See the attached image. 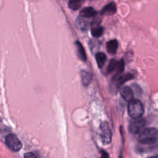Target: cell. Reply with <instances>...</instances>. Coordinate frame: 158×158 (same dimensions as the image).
I'll list each match as a JSON object with an SVG mask.
<instances>
[{"label": "cell", "instance_id": "1", "mask_svg": "<svg viewBox=\"0 0 158 158\" xmlns=\"http://www.w3.org/2000/svg\"><path fill=\"white\" fill-rule=\"evenodd\" d=\"M157 138L158 133L156 128H146L139 134L138 141L142 144L149 145L156 143L157 141Z\"/></svg>", "mask_w": 158, "mask_h": 158}, {"label": "cell", "instance_id": "2", "mask_svg": "<svg viewBox=\"0 0 158 158\" xmlns=\"http://www.w3.org/2000/svg\"><path fill=\"white\" fill-rule=\"evenodd\" d=\"M128 113L133 119L140 118L144 114V107L142 102L138 99H133L128 105Z\"/></svg>", "mask_w": 158, "mask_h": 158}, {"label": "cell", "instance_id": "3", "mask_svg": "<svg viewBox=\"0 0 158 158\" xmlns=\"http://www.w3.org/2000/svg\"><path fill=\"white\" fill-rule=\"evenodd\" d=\"M134 76L131 73L117 74L114 76L110 83V88L114 91L119 88L124 83L131 80Z\"/></svg>", "mask_w": 158, "mask_h": 158}, {"label": "cell", "instance_id": "4", "mask_svg": "<svg viewBox=\"0 0 158 158\" xmlns=\"http://www.w3.org/2000/svg\"><path fill=\"white\" fill-rule=\"evenodd\" d=\"M5 142L7 147L12 151L17 152L22 148V144L19 138L13 134L8 135L5 139Z\"/></svg>", "mask_w": 158, "mask_h": 158}, {"label": "cell", "instance_id": "5", "mask_svg": "<svg viewBox=\"0 0 158 158\" xmlns=\"http://www.w3.org/2000/svg\"><path fill=\"white\" fill-rule=\"evenodd\" d=\"M146 125V120L144 118L135 119V120L131 122L128 127L129 131L131 133L136 135L139 134L144 129Z\"/></svg>", "mask_w": 158, "mask_h": 158}, {"label": "cell", "instance_id": "6", "mask_svg": "<svg viewBox=\"0 0 158 158\" xmlns=\"http://www.w3.org/2000/svg\"><path fill=\"white\" fill-rule=\"evenodd\" d=\"M124 70V61L123 60H117L112 59L109 62V64L107 68V72L109 73L116 72V74H120Z\"/></svg>", "mask_w": 158, "mask_h": 158}, {"label": "cell", "instance_id": "7", "mask_svg": "<svg viewBox=\"0 0 158 158\" xmlns=\"http://www.w3.org/2000/svg\"><path fill=\"white\" fill-rule=\"evenodd\" d=\"M101 131V139L104 144H109L112 139V132L106 121L102 122L100 125Z\"/></svg>", "mask_w": 158, "mask_h": 158}, {"label": "cell", "instance_id": "8", "mask_svg": "<svg viewBox=\"0 0 158 158\" xmlns=\"http://www.w3.org/2000/svg\"><path fill=\"white\" fill-rule=\"evenodd\" d=\"M120 94L121 96L128 102H130L133 99L134 94L132 89L128 86H124L120 88Z\"/></svg>", "mask_w": 158, "mask_h": 158}, {"label": "cell", "instance_id": "9", "mask_svg": "<svg viewBox=\"0 0 158 158\" xmlns=\"http://www.w3.org/2000/svg\"><path fill=\"white\" fill-rule=\"evenodd\" d=\"M117 10L116 4L115 2H112L104 7L101 10V14L104 15H111L115 13Z\"/></svg>", "mask_w": 158, "mask_h": 158}, {"label": "cell", "instance_id": "10", "mask_svg": "<svg viewBox=\"0 0 158 158\" xmlns=\"http://www.w3.org/2000/svg\"><path fill=\"white\" fill-rule=\"evenodd\" d=\"M96 14V11L92 7H86L81 10L80 15L84 18H91Z\"/></svg>", "mask_w": 158, "mask_h": 158}, {"label": "cell", "instance_id": "11", "mask_svg": "<svg viewBox=\"0 0 158 158\" xmlns=\"http://www.w3.org/2000/svg\"><path fill=\"white\" fill-rule=\"evenodd\" d=\"M75 46H76L77 52L78 57L82 61H86V55L85 50L83 45L81 44V43L80 41H75Z\"/></svg>", "mask_w": 158, "mask_h": 158}, {"label": "cell", "instance_id": "12", "mask_svg": "<svg viewBox=\"0 0 158 158\" xmlns=\"http://www.w3.org/2000/svg\"><path fill=\"white\" fill-rule=\"evenodd\" d=\"M80 76H81V80L82 84L85 86H88L89 84V83L91 82V81L92 80V77H93L91 73H90L89 72L85 70H81Z\"/></svg>", "mask_w": 158, "mask_h": 158}, {"label": "cell", "instance_id": "13", "mask_svg": "<svg viewBox=\"0 0 158 158\" xmlns=\"http://www.w3.org/2000/svg\"><path fill=\"white\" fill-rule=\"evenodd\" d=\"M118 46V41L116 40H112L107 42L106 43V49L109 53L115 54L117 50Z\"/></svg>", "mask_w": 158, "mask_h": 158}, {"label": "cell", "instance_id": "14", "mask_svg": "<svg viewBox=\"0 0 158 158\" xmlns=\"http://www.w3.org/2000/svg\"><path fill=\"white\" fill-rule=\"evenodd\" d=\"M95 58H96V60L98 67L99 68H102L104 66V65L107 60L106 55L104 52H99L96 54Z\"/></svg>", "mask_w": 158, "mask_h": 158}, {"label": "cell", "instance_id": "15", "mask_svg": "<svg viewBox=\"0 0 158 158\" xmlns=\"http://www.w3.org/2000/svg\"><path fill=\"white\" fill-rule=\"evenodd\" d=\"M91 35L96 38L100 37L103 32H104V28L102 27L101 26H97V27H93L91 28Z\"/></svg>", "mask_w": 158, "mask_h": 158}, {"label": "cell", "instance_id": "16", "mask_svg": "<svg viewBox=\"0 0 158 158\" xmlns=\"http://www.w3.org/2000/svg\"><path fill=\"white\" fill-rule=\"evenodd\" d=\"M81 2L80 1H70L68 2V5L70 9L73 10H77L80 7Z\"/></svg>", "mask_w": 158, "mask_h": 158}, {"label": "cell", "instance_id": "17", "mask_svg": "<svg viewBox=\"0 0 158 158\" xmlns=\"http://www.w3.org/2000/svg\"><path fill=\"white\" fill-rule=\"evenodd\" d=\"M24 158H38V157L32 152H27L24 154Z\"/></svg>", "mask_w": 158, "mask_h": 158}, {"label": "cell", "instance_id": "18", "mask_svg": "<svg viewBox=\"0 0 158 158\" xmlns=\"http://www.w3.org/2000/svg\"><path fill=\"white\" fill-rule=\"evenodd\" d=\"M101 158H109V154L104 151H102L101 152Z\"/></svg>", "mask_w": 158, "mask_h": 158}, {"label": "cell", "instance_id": "19", "mask_svg": "<svg viewBox=\"0 0 158 158\" xmlns=\"http://www.w3.org/2000/svg\"><path fill=\"white\" fill-rule=\"evenodd\" d=\"M149 158H157V156H154V157H149Z\"/></svg>", "mask_w": 158, "mask_h": 158}]
</instances>
